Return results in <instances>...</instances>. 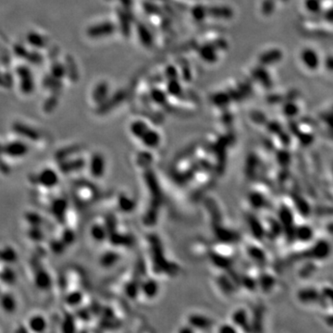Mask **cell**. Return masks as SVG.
Returning <instances> with one entry per match:
<instances>
[{"mask_svg": "<svg viewBox=\"0 0 333 333\" xmlns=\"http://www.w3.org/2000/svg\"><path fill=\"white\" fill-rule=\"evenodd\" d=\"M60 171H57L50 166H44L33 175L32 180L36 184V186H39L44 189H51L58 185V183L60 182Z\"/></svg>", "mask_w": 333, "mask_h": 333, "instance_id": "obj_1", "label": "cell"}, {"mask_svg": "<svg viewBox=\"0 0 333 333\" xmlns=\"http://www.w3.org/2000/svg\"><path fill=\"white\" fill-rule=\"evenodd\" d=\"M86 168L88 170L87 172L91 178L96 180L101 179L106 172L105 157L98 153L92 155L91 158H88V161L86 162Z\"/></svg>", "mask_w": 333, "mask_h": 333, "instance_id": "obj_2", "label": "cell"}, {"mask_svg": "<svg viewBox=\"0 0 333 333\" xmlns=\"http://www.w3.org/2000/svg\"><path fill=\"white\" fill-rule=\"evenodd\" d=\"M300 60L303 65L311 71H317L322 64V60L319 53L312 47L303 48L300 53Z\"/></svg>", "mask_w": 333, "mask_h": 333, "instance_id": "obj_3", "label": "cell"}, {"mask_svg": "<svg viewBox=\"0 0 333 333\" xmlns=\"http://www.w3.org/2000/svg\"><path fill=\"white\" fill-rule=\"evenodd\" d=\"M3 152L8 157H13V158H21L25 157L29 152L28 146L23 142L16 141L11 142L7 144L2 148Z\"/></svg>", "mask_w": 333, "mask_h": 333, "instance_id": "obj_4", "label": "cell"}, {"mask_svg": "<svg viewBox=\"0 0 333 333\" xmlns=\"http://www.w3.org/2000/svg\"><path fill=\"white\" fill-rule=\"evenodd\" d=\"M27 327L29 328L30 331H36V332L44 331L46 330L47 327L46 318L41 314L32 315L30 318H28Z\"/></svg>", "mask_w": 333, "mask_h": 333, "instance_id": "obj_5", "label": "cell"}, {"mask_svg": "<svg viewBox=\"0 0 333 333\" xmlns=\"http://www.w3.org/2000/svg\"><path fill=\"white\" fill-rule=\"evenodd\" d=\"M75 195L77 199L81 203H89L94 197V190L93 188L86 184L78 185L76 188Z\"/></svg>", "mask_w": 333, "mask_h": 333, "instance_id": "obj_6", "label": "cell"}, {"mask_svg": "<svg viewBox=\"0 0 333 333\" xmlns=\"http://www.w3.org/2000/svg\"><path fill=\"white\" fill-rule=\"evenodd\" d=\"M14 130L16 131L19 132V134L22 135V136L26 137V138H30V139H33V140H36L39 138V135L36 133V131L32 129V128H29V127H26V125H16V127H14Z\"/></svg>", "mask_w": 333, "mask_h": 333, "instance_id": "obj_7", "label": "cell"}, {"mask_svg": "<svg viewBox=\"0 0 333 333\" xmlns=\"http://www.w3.org/2000/svg\"><path fill=\"white\" fill-rule=\"evenodd\" d=\"M304 8L310 13H319L322 10V1L321 0H304Z\"/></svg>", "mask_w": 333, "mask_h": 333, "instance_id": "obj_8", "label": "cell"}, {"mask_svg": "<svg viewBox=\"0 0 333 333\" xmlns=\"http://www.w3.org/2000/svg\"><path fill=\"white\" fill-rule=\"evenodd\" d=\"M112 26L110 24H102V25L95 26L89 31V35L91 36H103L111 33Z\"/></svg>", "mask_w": 333, "mask_h": 333, "instance_id": "obj_9", "label": "cell"}, {"mask_svg": "<svg viewBox=\"0 0 333 333\" xmlns=\"http://www.w3.org/2000/svg\"><path fill=\"white\" fill-rule=\"evenodd\" d=\"M144 139L146 140L145 144L149 147H154V146H157L158 142H159V137L157 134V132L154 131H147V135L144 136Z\"/></svg>", "mask_w": 333, "mask_h": 333, "instance_id": "obj_10", "label": "cell"}, {"mask_svg": "<svg viewBox=\"0 0 333 333\" xmlns=\"http://www.w3.org/2000/svg\"><path fill=\"white\" fill-rule=\"evenodd\" d=\"M131 131H132V134L141 137V134L143 135L147 131H146V124L144 122H142V121L134 122L131 125Z\"/></svg>", "mask_w": 333, "mask_h": 333, "instance_id": "obj_11", "label": "cell"}, {"mask_svg": "<svg viewBox=\"0 0 333 333\" xmlns=\"http://www.w3.org/2000/svg\"><path fill=\"white\" fill-rule=\"evenodd\" d=\"M283 112L287 115L288 117H293L297 115L299 112V108H298L297 105H295L293 102L287 103L284 108H283Z\"/></svg>", "mask_w": 333, "mask_h": 333, "instance_id": "obj_12", "label": "cell"}, {"mask_svg": "<svg viewBox=\"0 0 333 333\" xmlns=\"http://www.w3.org/2000/svg\"><path fill=\"white\" fill-rule=\"evenodd\" d=\"M3 307H4V308H5L6 310H8V311H10V310H12L13 308H14V307H15V303H14V300H13V298L11 297L10 295H8V296H6L5 299L3 300ZM7 311V312H8Z\"/></svg>", "mask_w": 333, "mask_h": 333, "instance_id": "obj_13", "label": "cell"}, {"mask_svg": "<svg viewBox=\"0 0 333 333\" xmlns=\"http://www.w3.org/2000/svg\"><path fill=\"white\" fill-rule=\"evenodd\" d=\"M325 69H327L329 72L333 73V55H329L325 58V60L322 61Z\"/></svg>", "mask_w": 333, "mask_h": 333, "instance_id": "obj_14", "label": "cell"}, {"mask_svg": "<svg viewBox=\"0 0 333 333\" xmlns=\"http://www.w3.org/2000/svg\"><path fill=\"white\" fill-rule=\"evenodd\" d=\"M323 121L326 124H328V127L333 128V112L329 113H325L323 116Z\"/></svg>", "mask_w": 333, "mask_h": 333, "instance_id": "obj_15", "label": "cell"}]
</instances>
